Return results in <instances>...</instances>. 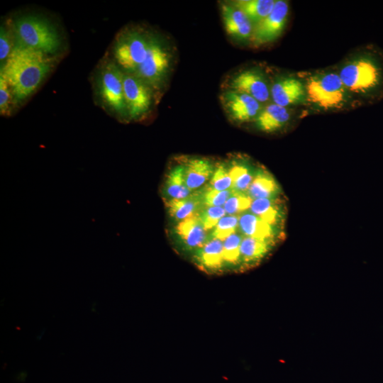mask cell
<instances>
[{"label": "cell", "instance_id": "cell-1", "mask_svg": "<svg viewBox=\"0 0 383 383\" xmlns=\"http://www.w3.org/2000/svg\"><path fill=\"white\" fill-rule=\"evenodd\" d=\"M57 60V57L16 43L0 71L10 87L14 107H20L38 90Z\"/></svg>", "mask_w": 383, "mask_h": 383}, {"label": "cell", "instance_id": "cell-2", "mask_svg": "<svg viewBox=\"0 0 383 383\" xmlns=\"http://www.w3.org/2000/svg\"><path fill=\"white\" fill-rule=\"evenodd\" d=\"M337 72L359 105L371 104L383 97V55L367 47L353 53Z\"/></svg>", "mask_w": 383, "mask_h": 383}, {"label": "cell", "instance_id": "cell-3", "mask_svg": "<svg viewBox=\"0 0 383 383\" xmlns=\"http://www.w3.org/2000/svg\"><path fill=\"white\" fill-rule=\"evenodd\" d=\"M300 77L305 86L306 104L315 111H340L359 106L337 70H317Z\"/></svg>", "mask_w": 383, "mask_h": 383}, {"label": "cell", "instance_id": "cell-4", "mask_svg": "<svg viewBox=\"0 0 383 383\" xmlns=\"http://www.w3.org/2000/svg\"><path fill=\"white\" fill-rule=\"evenodd\" d=\"M16 43L59 57L64 41L58 28L40 14L24 13L11 19Z\"/></svg>", "mask_w": 383, "mask_h": 383}, {"label": "cell", "instance_id": "cell-5", "mask_svg": "<svg viewBox=\"0 0 383 383\" xmlns=\"http://www.w3.org/2000/svg\"><path fill=\"white\" fill-rule=\"evenodd\" d=\"M123 77V72L109 55H106L94 70L92 84L99 106L118 121L128 122Z\"/></svg>", "mask_w": 383, "mask_h": 383}, {"label": "cell", "instance_id": "cell-6", "mask_svg": "<svg viewBox=\"0 0 383 383\" xmlns=\"http://www.w3.org/2000/svg\"><path fill=\"white\" fill-rule=\"evenodd\" d=\"M152 32L144 26L133 25L116 34L109 57L124 73L135 74L147 56Z\"/></svg>", "mask_w": 383, "mask_h": 383}, {"label": "cell", "instance_id": "cell-7", "mask_svg": "<svg viewBox=\"0 0 383 383\" xmlns=\"http://www.w3.org/2000/svg\"><path fill=\"white\" fill-rule=\"evenodd\" d=\"M173 60V52L168 42L152 31L147 56L135 76L148 84L159 98L168 81Z\"/></svg>", "mask_w": 383, "mask_h": 383}, {"label": "cell", "instance_id": "cell-8", "mask_svg": "<svg viewBox=\"0 0 383 383\" xmlns=\"http://www.w3.org/2000/svg\"><path fill=\"white\" fill-rule=\"evenodd\" d=\"M123 86L129 121L145 118L159 99L155 91L141 79L124 72Z\"/></svg>", "mask_w": 383, "mask_h": 383}, {"label": "cell", "instance_id": "cell-9", "mask_svg": "<svg viewBox=\"0 0 383 383\" xmlns=\"http://www.w3.org/2000/svg\"><path fill=\"white\" fill-rule=\"evenodd\" d=\"M271 82L265 72L259 67L241 70L229 77L226 88L247 94L262 105L271 102Z\"/></svg>", "mask_w": 383, "mask_h": 383}, {"label": "cell", "instance_id": "cell-10", "mask_svg": "<svg viewBox=\"0 0 383 383\" xmlns=\"http://www.w3.org/2000/svg\"><path fill=\"white\" fill-rule=\"evenodd\" d=\"M219 98L226 116L239 124L253 122L264 106L251 96L233 89H225Z\"/></svg>", "mask_w": 383, "mask_h": 383}, {"label": "cell", "instance_id": "cell-11", "mask_svg": "<svg viewBox=\"0 0 383 383\" xmlns=\"http://www.w3.org/2000/svg\"><path fill=\"white\" fill-rule=\"evenodd\" d=\"M289 12L288 1L277 0L271 13L254 27L251 45L259 48L276 40L286 26Z\"/></svg>", "mask_w": 383, "mask_h": 383}, {"label": "cell", "instance_id": "cell-12", "mask_svg": "<svg viewBox=\"0 0 383 383\" xmlns=\"http://www.w3.org/2000/svg\"><path fill=\"white\" fill-rule=\"evenodd\" d=\"M270 96L272 102L289 109L306 102L305 86L299 75L276 76L271 81Z\"/></svg>", "mask_w": 383, "mask_h": 383}, {"label": "cell", "instance_id": "cell-13", "mask_svg": "<svg viewBox=\"0 0 383 383\" xmlns=\"http://www.w3.org/2000/svg\"><path fill=\"white\" fill-rule=\"evenodd\" d=\"M221 14L227 35L240 43H250L254 26L245 14L231 1L220 4Z\"/></svg>", "mask_w": 383, "mask_h": 383}, {"label": "cell", "instance_id": "cell-14", "mask_svg": "<svg viewBox=\"0 0 383 383\" xmlns=\"http://www.w3.org/2000/svg\"><path fill=\"white\" fill-rule=\"evenodd\" d=\"M292 117L289 108L271 101L262 106L253 123L258 131L265 133H273L287 127Z\"/></svg>", "mask_w": 383, "mask_h": 383}, {"label": "cell", "instance_id": "cell-15", "mask_svg": "<svg viewBox=\"0 0 383 383\" xmlns=\"http://www.w3.org/2000/svg\"><path fill=\"white\" fill-rule=\"evenodd\" d=\"M199 214L179 221L175 226V233L189 250H199L207 242V231Z\"/></svg>", "mask_w": 383, "mask_h": 383}, {"label": "cell", "instance_id": "cell-16", "mask_svg": "<svg viewBox=\"0 0 383 383\" xmlns=\"http://www.w3.org/2000/svg\"><path fill=\"white\" fill-rule=\"evenodd\" d=\"M198 266L208 272H216L225 266L223 241L211 238L195 255Z\"/></svg>", "mask_w": 383, "mask_h": 383}, {"label": "cell", "instance_id": "cell-17", "mask_svg": "<svg viewBox=\"0 0 383 383\" xmlns=\"http://www.w3.org/2000/svg\"><path fill=\"white\" fill-rule=\"evenodd\" d=\"M272 242L243 236L240 245V264L248 267L258 263L270 252Z\"/></svg>", "mask_w": 383, "mask_h": 383}, {"label": "cell", "instance_id": "cell-18", "mask_svg": "<svg viewBox=\"0 0 383 383\" xmlns=\"http://www.w3.org/2000/svg\"><path fill=\"white\" fill-rule=\"evenodd\" d=\"M184 170L186 184L191 191L204 185L211 179L214 170L211 162L202 158L189 160Z\"/></svg>", "mask_w": 383, "mask_h": 383}, {"label": "cell", "instance_id": "cell-19", "mask_svg": "<svg viewBox=\"0 0 383 383\" xmlns=\"http://www.w3.org/2000/svg\"><path fill=\"white\" fill-rule=\"evenodd\" d=\"M239 229L244 236L273 240L274 226L267 223L251 212L239 216Z\"/></svg>", "mask_w": 383, "mask_h": 383}, {"label": "cell", "instance_id": "cell-20", "mask_svg": "<svg viewBox=\"0 0 383 383\" xmlns=\"http://www.w3.org/2000/svg\"><path fill=\"white\" fill-rule=\"evenodd\" d=\"M274 178L266 171H259L253 177L247 194L252 199H274L279 192Z\"/></svg>", "mask_w": 383, "mask_h": 383}, {"label": "cell", "instance_id": "cell-21", "mask_svg": "<svg viewBox=\"0 0 383 383\" xmlns=\"http://www.w3.org/2000/svg\"><path fill=\"white\" fill-rule=\"evenodd\" d=\"M274 0H238L231 3L241 10L255 27L272 11Z\"/></svg>", "mask_w": 383, "mask_h": 383}, {"label": "cell", "instance_id": "cell-22", "mask_svg": "<svg viewBox=\"0 0 383 383\" xmlns=\"http://www.w3.org/2000/svg\"><path fill=\"white\" fill-rule=\"evenodd\" d=\"M250 211L273 226L277 224L282 216L281 208L274 199H252Z\"/></svg>", "mask_w": 383, "mask_h": 383}, {"label": "cell", "instance_id": "cell-23", "mask_svg": "<svg viewBox=\"0 0 383 383\" xmlns=\"http://www.w3.org/2000/svg\"><path fill=\"white\" fill-rule=\"evenodd\" d=\"M201 201L195 196L184 199H170L165 202L168 213L173 218L180 221L195 216L200 206Z\"/></svg>", "mask_w": 383, "mask_h": 383}, {"label": "cell", "instance_id": "cell-24", "mask_svg": "<svg viewBox=\"0 0 383 383\" xmlns=\"http://www.w3.org/2000/svg\"><path fill=\"white\" fill-rule=\"evenodd\" d=\"M165 191L171 199H180L189 196L192 191L186 184L184 166L175 167L169 172L165 180Z\"/></svg>", "mask_w": 383, "mask_h": 383}, {"label": "cell", "instance_id": "cell-25", "mask_svg": "<svg viewBox=\"0 0 383 383\" xmlns=\"http://www.w3.org/2000/svg\"><path fill=\"white\" fill-rule=\"evenodd\" d=\"M228 172L232 180V189L247 193L254 177L248 166L235 163L228 169Z\"/></svg>", "mask_w": 383, "mask_h": 383}, {"label": "cell", "instance_id": "cell-26", "mask_svg": "<svg viewBox=\"0 0 383 383\" xmlns=\"http://www.w3.org/2000/svg\"><path fill=\"white\" fill-rule=\"evenodd\" d=\"M16 45V36L11 19L2 21L0 26V61L4 65Z\"/></svg>", "mask_w": 383, "mask_h": 383}, {"label": "cell", "instance_id": "cell-27", "mask_svg": "<svg viewBox=\"0 0 383 383\" xmlns=\"http://www.w3.org/2000/svg\"><path fill=\"white\" fill-rule=\"evenodd\" d=\"M252 201V199L247 193L233 191L223 208L228 215L240 216L250 209Z\"/></svg>", "mask_w": 383, "mask_h": 383}, {"label": "cell", "instance_id": "cell-28", "mask_svg": "<svg viewBox=\"0 0 383 383\" xmlns=\"http://www.w3.org/2000/svg\"><path fill=\"white\" fill-rule=\"evenodd\" d=\"M243 238L241 234L235 233L223 241L225 265H240V245Z\"/></svg>", "mask_w": 383, "mask_h": 383}, {"label": "cell", "instance_id": "cell-29", "mask_svg": "<svg viewBox=\"0 0 383 383\" xmlns=\"http://www.w3.org/2000/svg\"><path fill=\"white\" fill-rule=\"evenodd\" d=\"M239 229V216H225L213 229L212 238L224 241Z\"/></svg>", "mask_w": 383, "mask_h": 383}, {"label": "cell", "instance_id": "cell-30", "mask_svg": "<svg viewBox=\"0 0 383 383\" xmlns=\"http://www.w3.org/2000/svg\"><path fill=\"white\" fill-rule=\"evenodd\" d=\"M210 187L218 191L232 189V180L227 169L223 164H219L214 169L210 179Z\"/></svg>", "mask_w": 383, "mask_h": 383}, {"label": "cell", "instance_id": "cell-31", "mask_svg": "<svg viewBox=\"0 0 383 383\" xmlns=\"http://www.w3.org/2000/svg\"><path fill=\"white\" fill-rule=\"evenodd\" d=\"M233 192V189L218 191L209 187L202 195L201 203L206 207L223 206Z\"/></svg>", "mask_w": 383, "mask_h": 383}, {"label": "cell", "instance_id": "cell-32", "mask_svg": "<svg viewBox=\"0 0 383 383\" xmlns=\"http://www.w3.org/2000/svg\"><path fill=\"white\" fill-rule=\"evenodd\" d=\"M199 215L204 228L209 231L213 229L219 221L226 216V212L223 206L206 207Z\"/></svg>", "mask_w": 383, "mask_h": 383}, {"label": "cell", "instance_id": "cell-33", "mask_svg": "<svg viewBox=\"0 0 383 383\" xmlns=\"http://www.w3.org/2000/svg\"><path fill=\"white\" fill-rule=\"evenodd\" d=\"M13 109V100L10 87L4 77L0 74V113L3 116H9Z\"/></svg>", "mask_w": 383, "mask_h": 383}]
</instances>
